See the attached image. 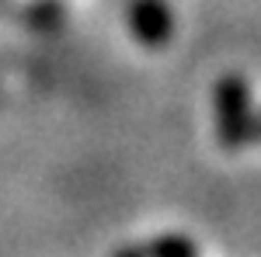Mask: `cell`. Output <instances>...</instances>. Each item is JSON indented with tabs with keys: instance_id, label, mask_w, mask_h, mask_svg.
<instances>
[{
	"instance_id": "6da1fadb",
	"label": "cell",
	"mask_w": 261,
	"mask_h": 257,
	"mask_svg": "<svg viewBox=\"0 0 261 257\" xmlns=\"http://www.w3.org/2000/svg\"><path fill=\"white\" fill-rule=\"evenodd\" d=\"M216 136L223 150H241L244 142L254 139L251 91L237 73H226L216 83Z\"/></svg>"
},
{
	"instance_id": "7a4b0ae2",
	"label": "cell",
	"mask_w": 261,
	"mask_h": 257,
	"mask_svg": "<svg viewBox=\"0 0 261 257\" xmlns=\"http://www.w3.org/2000/svg\"><path fill=\"white\" fill-rule=\"evenodd\" d=\"M129 21L143 45H164L171 39V11L164 0H133Z\"/></svg>"
},
{
	"instance_id": "3957f363",
	"label": "cell",
	"mask_w": 261,
	"mask_h": 257,
	"mask_svg": "<svg viewBox=\"0 0 261 257\" xmlns=\"http://www.w3.org/2000/svg\"><path fill=\"white\" fill-rule=\"evenodd\" d=\"M150 257H199V247L188 237H178V233H167V237H157L146 243Z\"/></svg>"
},
{
	"instance_id": "277c9868",
	"label": "cell",
	"mask_w": 261,
	"mask_h": 257,
	"mask_svg": "<svg viewBox=\"0 0 261 257\" xmlns=\"http://www.w3.org/2000/svg\"><path fill=\"white\" fill-rule=\"evenodd\" d=\"M115 257H150V250H146V247H125V250H119Z\"/></svg>"
}]
</instances>
